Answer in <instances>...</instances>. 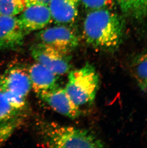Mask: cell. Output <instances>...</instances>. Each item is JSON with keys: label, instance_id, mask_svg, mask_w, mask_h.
Masks as SVG:
<instances>
[{"label": "cell", "instance_id": "7c38bea8", "mask_svg": "<svg viewBox=\"0 0 147 148\" xmlns=\"http://www.w3.org/2000/svg\"><path fill=\"white\" fill-rule=\"evenodd\" d=\"M80 0H50L49 9L52 19L59 25H68L76 20Z\"/></svg>", "mask_w": 147, "mask_h": 148}, {"label": "cell", "instance_id": "52a82bcc", "mask_svg": "<svg viewBox=\"0 0 147 148\" xmlns=\"http://www.w3.org/2000/svg\"><path fill=\"white\" fill-rule=\"evenodd\" d=\"M37 95L54 110L68 118L75 119L81 114L80 107L73 102L65 88L59 87Z\"/></svg>", "mask_w": 147, "mask_h": 148}, {"label": "cell", "instance_id": "5b68a950", "mask_svg": "<svg viewBox=\"0 0 147 148\" xmlns=\"http://www.w3.org/2000/svg\"><path fill=\"white\" fill-rule=\"evenodd\" d=\"M39 43L48 45L63 53L70 54L79 43L76 31L67 25H59L44 28L37 35Z\"/></svg>", "mask_w": 147, "mask_h": 148}, {"label": "cell", "instance_id": "6da1fadb", "mask_svg": "<svg viewBox=\"0 0 147 148\" xmlns=\"http://www.w3.org/2000/svg\"><path fill=\"white\" fill-rule=\"evenodd\" d=\"M124 32L122 18L108 8L90 10L83 25L85 42L93 49L112 51L119 48Z\"/></svg>", "mask_w": 147, "mask_h": 148}, {"label": "cell", "instance_id": "e0dca14e", "mask_svg": "<svg viewBox=\"0 0 147 148\" xmlns=\"http://www.w3.org/2000/svg\"><path fill=\"white\" fill-rule=\"evenodd\" d=\"M50 0H24L25 6L33 4H42L48 5Z\"/></svg>", "mask_w": 147, "mask_h": 148}, {"label": "cell", "instance_id": "8992f818", "mask_svg": "<svg viewBox=\"0 0 147 148\" xmlns=\"http://www.w3.org/2000/svg\"><path fill=\"white\" fill-rule=\"evenodd\" d=\"M31 55L40 63L58 75L69 73L71 68V57L48 45L38 43L32 47Z\"/></svg>", "mask_w": 147, "mask_h": 148}, {"label": "cell", "instance_id": "9c48e42d", "mask_svg": "<svg viewBox=\"0 0 147 148\" xmlns=\"http://www.w3.org/2000/svg\"><path fill=\"white\" fill-rule=\"evenodd\" d=\"M18 18L27 35L46 28L52 21L48 5L33 4L25 6Z\"/></svg>", "mask_w": 147, "mask_h": 148}, {"label": "cell", "instance_id": "4fadbf2b", "mask_svg": "<svg viewBox=\"0 0 147 148\" xmlns=\"http://www.w3.org/2000/svg\"><path fill=\"white\" fill-rule=\"evenodd\" d=\"M125 16L137 20L147 16V0H115Z\"/></svg>", "mask_w": 147, "mask_h": 148}, {"label": "cell", "instance_id": "2e32d148", "mask_svg": "<svg viewBox=\"0 0 147 148\" xmlns=\"http://www.w3.org/2000/svg\"><path fill=\"white\" fill-rule=\"evenodd\" d=\"M114 0H80L86 8L93 10L99 9L108 8L113 3Z\"/></svg>", "mask_w": 147, "mask_h": 148}, {"label": "cell", "instance_id": "277c9868", "mask_svg": "<svg viewBox=\"0 0 147 148\" xmlns=\"http://www.w3.org/2000/svg\"><path fill=\"white\" fill-rule=\"evenodd\" d=\"M31 89L28 70L20 65L9 67L0 78V91L18 109H25L26 98Z\"/></svg>", "mask_w": 147, "mask_h": 148}, {"label": "cell", "instance_id": "ba28073f", "mask_svg": "<svg viewBox=\"0 0 147 148\" xmlns=\"http://www.w3.org/2000/svg\"><path fill=\"white\" fill-rule=\"evenodd\" d=\"M27 35L18 17L0 16V49H18Z\"/></svg>", "mask_w": 147, "mask_h": 148}, {"label": "cell", "instance_id": "5bb4252c", "mask_svg": "<svg viewBox=\"0 0 147 148\" xmlns=\"http://www.w3.org/2000/svg\"><path fill=\"white\" fill-rule=\"evenodd\" d=\"M130 67L140 88L147 94V53L134 57L131 60Z\"/></svg>", "mask_w": 147, "mask_h": 148}, {"label": "cell", "instance_id": "7a4b0ae2", "mask_svg": "<svg viewBox=\"0 0 147 148\" xmlns=\"http://www.w3.org/2000/svg\"><path fill=\"white\" fill-rule=\"evenodd\" d=\"M38 133L42 145L51 148H102L104 143L89 130L54 122L39 125Z\"/></svg>", "mask_w": 147, "mask_h": 148}, {"label": "cell", "instance_id": "30bf717a", "mask_svg": "<svg viewBox=\"0 0 147 148\" xmlns=\"http://www.w3.org/2000/svg\"><path fill=\"white\" fill-rule=\"evenodd\" d=\"M32 89L37 95L59 87V76L40 63L33 64L28 69Z\"/></svg>", "mask_w": 147, "mask_h": 148}, {"label": "cell", "instance_id": "3957f363", "mask_svg": "<svg viewBox=\"0 0 147 148\" xmlns=\"http://www.w3.org/2000/svg\"><path fill=\"white\" fill-rule=\"evenodd\" d=\"M99 82V76L96 69L87 63L81 68L70 72L65 88L73 102L81 107L94 101Z\"/></svg>", "mask_w": 147, "mask_h": 148}, {"label": "cell", "instance_id": "8fae6325", "mask_svg": "<svg viewBox=\"0 0 147 148\" xmlns=\"http://www.w3.org/2000/svg\"><path fill=\"white\" fill-rule=\"evenodd\" d=\"M23 111L15 107L0 91V138H7L11 134Z\"/></svg>", "mask_w": 147, "mask_h": 148}, {"label": "cell", "instance_id": "9a60e30c", "mask_svg": "<svg viewBox=\"0 0 147 148\" xmlns=\"http://www.w3.org/2000/svg\"><path fill=\"white\" fill-rule=\"evenodd\" d=\"M25 7L24 0H0V16H15Z\"/></svg>", "mask_w": 147, "mask_h": 148}]
</instances>
